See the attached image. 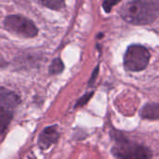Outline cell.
Masks as SVG:
<instances>
[{
    "label": "cell",
    "mask_w": 159,
    "mask_h": 159,
    "mask_svg": "<svg viewBox=\"0 0 159 159\" xmlns=\"http://www.w3.org/2000/svg\"><path fill=\"white\" fill-rule=\"evenodd\" d=\"M140 116L147 120H159V102H149L140 111Z\"/></svg>",
    "instance_id": "cell-7"
},
{
    "label": "cell",
    "mask_w": 159,
    "mask_h": 159,
    "mask_svg": "<svg viewBox=\"0 0 159 159\" xmlns=\"http://www.w3.org/2000/svg\"><path fill=\"white\" fill-rule=\"evenodd\" d=\"M120 1H109V0H106L102 3V7L104 9V11L106 13H109L111 12L112 10V7L116 5H117Z\"/></svg>",
    "instance_id": "cell-12"
},
{
    "label": "cell",
    "mask_w": 159,
    "mask_h": 159,
    "mask_svg": "<svg viewBox=\"0 0 159 159\" xmlns=\"http://www.w3.org/2000/svg\"><path fill=\"white\" fill-rule=\"evenodd\" d=\"M149 61V50L139 44L129 46L124 55V67L129 72H141L146 69Z\"/></svg>",
    "instance_id": "cell-3"
},
{
    "label": "cell",
    "mask_w": 159,
    "mask_h": 159,
    "mask_svg": "<svg viewBox=\"0 0 159 159\" xmlns=\"http://www.w3.org/2000/svg\"><path fill=\"white\" fill-rule=\"evenodd\" d=\"M121 18L134 25L153 23L159 17V1L133 0L128 1L119 8Z\"/></svg>",
    "instance_id": "cell-1"
},
{
    "label": "cell",
    "mask_w": 159,
    "mask_h": 159,
    "mask_svg": "<svg viewBox=\"0 0 159 159\" xmlns=\"http://www.w3.org/2000/svg\"><path fill=\"white\" fill-rule=\"evenodd\" d=\"M93 95H94V91H89V92L86 93L85 95H83V96L76 102V104H75V107L76 108V107H81V106L86 105V104L89 102V100L92 98Z\"/></svg>",
    "instance_id": "cell-11"
},
{
    "label": "cell",
    "mask_w": 159,
    "mask_h": 159,
    "mask_svg": "<svg viewBox=\"0 0 159 159\" xmlns=\"http://www.w3.org/2000/svg\"><path fill=\"white\" fill-rule=\"evenodd\" d=\"M13 114L9 110H0V134L5 130L12 119Z\"/></svg>",
    "instance_id": "cell-8"
},
{
    "label": "cell",
    "mask_w": 159,
    "mask_h": 159,
    "mask_svg": "<svg viewBox=\"0 0 159 159\" xmlns=\"http://www.w3.org/2000/svg\"><path fill=\"white\" fill-rule=\"evenodd\" d=\"M111 137L115 142L112 147V154L117 159H151L153 157V153L148 147L129 141L117 130H113Z\"/></svg>",
    "instance_id": "cell-2"
},
{
    "label": "cell",
    "mask_w": 159,
    "mask_h": 159,
    "mask_svg": "<svg viewBox=\"0 0 159 159\" xmlns=\"http://www.w3.org/2000/svg\"><path fill=\"white\" fill-rule=\"evenodd\" d=\"M60 137L57 126H50L46 128L39 136L38 145L41 149L46 150L54 144Z\"/></svg>",
    "instance_id": "cell-5"
},
{
    "label": "cell",
    "mask_w": 159,
    "mask_h": 159,
    "mask_svg": "<svg viewBox=\"0 0 159 159\" xmlns=\"http://www.w3.org/2000/svg\"><path fill=\"white\" fill-rule=\"evenodd\" d=\"M64 69V65H63V62L61 61V59L57 58L55 60H53L52 63L50 64V67H49V74L50 75H58V74H61Z\"/></svg>",
    "instance_id": "cell-9"
},
{
    "label": "cell",
    "mask_w": 159,
    "mask_h": 159,
    "mask_svg": "<svg viewBox=\"0 0 159 159\" xmlns=\"http://www.w3.org/2000/svg\"><path fill=\"white\" fill-rule=\"evenodd\" d=\"M20 100L18 95L13 91H10L7 89L0 88V110H9L14 109Z\"/></svg>",
    "instance_id": "cell-6"
},
{
    "label": "cell",
    "mask_w": 159,
    "mask_h": 159,
    "mask_svg": "<svg viewBox=\"0 0 159 159\" xmlns=\"http://www.w3.org/2000/svg\"><path fill=\"white\" fill-rule=\"evenodd\" d=\"M40 4L43 6H46L47 7L52 8V9H61L64 7V2L60 1V0H47V1H41Z\"/></svg>",
    "instance_id": "cell-10"
},
{
    "label": "cell",
    "mask_w": 159,
    "mask_h": 159,
    "mask_svg": "<svg viewBox=\"0 0 159 159\" xmlns=\"http://www.w3.org/2000/svg\"><path fill=\"white\" fill-rule=\"evenodd\" d=\"M5 27L18 35L24 37H34L38 30L32 20L20 15H10L5 20Z\"/></svg>",
    "instance_id": "cell-4"
},
{
    "label": "cell",
    "mask_w": 159,
    "mask_h": 159,
    "mask_svg": "<svg viewBox=\"0 0 159 159\" xmlns=\"http://www.w3.org/2000/svg\"><path fill=\"white\" fill-rule=\"evenodd\" d=\"M100 66L99 65H97V67L94 69V71L92 72V75H91V77H90V79H89V85L90 86V85H93L94 84V82H95V80H96V78H97V76H98V75H99V68Z\"/></svg>",
    "instance_id": "cell-13"
}]
</instances>
